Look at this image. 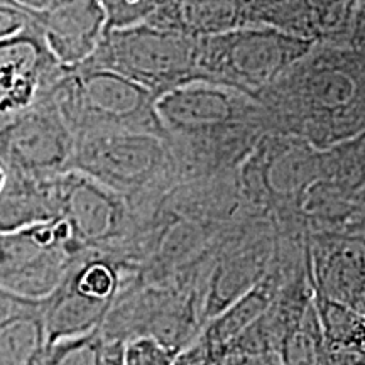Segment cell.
Listing matches in <instances>:
<instances>
[{
    "label": "cell",
    "mask_w": 365,
    "mask_h": 365,
    "mask_svg": "<svg viewBox=\"0 0 365 365\" xmlns=\"http://www.w3.org/2000/svg\"><path fill=\"white\" fill-rule=\"evenodd\" d=\"M312 39L272 27H244L213 38L196 39L200 80L237 88L271 83L309 51Z\"/></svg>",
    "instance_id": "6da1fadb"
},
{
    "label": "cell",
    "mask_w": 365,
    "mask_h": 365,
    "mask_svg": "<svg viewBox=\"0 0 365 365\" xmlns=\"http://www.w3.org/2000/svg\"><path fill=\"white\" fill-rule=\"evenodd\" d=\"M110 70L120 73L150 93L200 80L196 39L148 22L108 29L98 46Z\"/></svg>",
    "instance_id": "7a4b0ae2"
},
{
    "label": "cell",
    "mask_w": 365,
    "mask_h": 365,
    "mask_svg": "<svg viewBox=\"0 0 365 365\" xmlns=\"http://www.w3.org/2000/svg\"><path fill=\"white\" fill-rule=\"evenodd\" d=\"M298 17V0H164L148 24L203 39L244 27L291 33Z\"/></svg>",
    "instance_id": "3957f363"
},
{
    "label": "cell",
    "mask_w": 365,
    "mask_h": 365,
    "mask_svg": "<svg viewBox=\"0 0 365 365\" xmlns=\"http://www.w3.org/2000/svg\"><path fill=\"white\" fill-rule=\"evenodd\" d=\"M68 88L66 110L75 120L102 130H140L150 103V91L110 68L81 73Z\"/></svg>",
    "instance_id": "277c9868"
},
{
    "label": "cell",
    "mask_w": 365,
    "mask_h": 365,
    "mask_svg": "<svg viewBox=\"0 0 365 365\" xmlns=\"http://www.w3.org/2000/svg\"><path fill=\"white\" fill-rule=\"evenodd\" d=\"M86 175L112 186H137L154 176L163 148L153 132L102 130L90 134L76 150Z\"/></svg>",
    "instance_id": "5b68a950"
},
{
    "label": "cell",
    "mask_w": 365,
    "mask_h": 365,
    "mask_svg": "<svg viewBox=\"0 0 365 365\" xmlns=\"http://www.w3.org/2000/svg\"><path fill=\"white\" fill-rule=\"evenodd\" d=\"M29 24L54 61L71 68L97 53L107 34V12L100 0H56L46 11L29 16Z\"/></svg>",
    "instance_id": "8992f818"
},
{
    "label": "cell",
    "mask_w": 365,
    "mask_h": 365,
    "mask_svg": "<svg viewBox=\"0 0 365 365\" xmlns=\"http://www.w3.org/2000/svg\"><path fill=\"white\" fill-rule=\"evenodd\" d=\"M6 150L21 170L46 173L65 164L71 153V140L63 117L41 107L17 113L6 130Z\"/></svg>",
    "instance_id": "52a82bcc"
},
{
    "label": "cell",
    "mask_w": 365,
    "mask_h": 365,
    "mask_svg": "<svg viewBox=\"0 0 365 365\" xmlns=\"http://www.w3.org/2000/svg\"><path fill=\"white\" fill-rule=\"evenodd\" d=\"M31 27L0 41V115L21 113L34 103L48 59H53Z\"/></svg>",
    "instance_id": "ba28073f"
},
{
    "label": "cell",
    "mask_w": 365,
    "mask_h": 365,
    "mask_svg": "<svg viewBox=\"0 0 365 365\" xmlns=\"http://www.w3.org/2000/svg\"><path fill=\"white\" fill-rule=\"evenodd\" d=\"M237 105L230 91L207 85L203 80H193L164 91L154 108L161 122L178 129H203L232 120Z\"/></svg>",
    "instance_id": "9c48e42d"
},
{
    "label": "cell",
    "mask_w": 365,
    "mask_h": 365,
    "mask_svg": "<svg viewBox=\"0 0 365 365\" xmlns=\"http://www.w3.org/2000/svg\"><path fill=\"white\" fill-rule=\"evenodd\" d=\"M58 200L71 232L86 240L112 234L118 220L115 200L98 182L85 178H68L58 186Z\"/></svg>",
    "instance_id": "30bf717a"
},
{
    "label": "cell",
    "mask_w": 365,
    "mask_h": 365,
    "mask_svg": "<svg viewBox=\"0 0 365 365\" xmlns=\"http://www.w3.org/2000/svg\"><path fill=\"white\" fill-rule=\"evenodd\" d=\"M325 340L313 298L293 313L277 345L281 365H322Z\"/></svg>",
    "instance_id": "8fae6325"
},
{
    "label": "cell",
    "mask_w": 365,
    "mask_h": 365,
    "mask_svg": "<svg viewBox=\"0 0 365 365\" xmlns=\"http://www.w3.org/2000/svg\"><path fill=\"white\" fill-rule=\"evenodd\" d=\"M108 301H100L81 294L75 287L63 294L44 319L46 345L54 340L78 336L97 328Z\"/></svg>",
    "instance_id": "7c38bea8"
},
{
    "label": "cell",
    "mask_w": 365,
    "mask_h": 365,
    "mask_svg": "<svg viewBox=\"0 0 365 365\" xmlns=\"http://www.w3.org/2000/svg\"><path fill=\"white\" fill-rule=\"evenodd\" d=\"M44 349V319L38 312L19 314L0 327V365H39Z\"/></svg>",
    "instance_id": "4fadbf2b"
},
{
    "label": "cell",
    "mask_w": 365,
    "mask_h": 365,
    "mask_svg": "<svg viewBox=\"0 0 365 365\" xmlns=\"http://www.w3.org/2000/svg\"><path fill=\"white\" fill-rule=\"evenodd\" d=\"M269 308V296L266 291L255 289L244 298H240L218 322L210 328L207 336V360L213 355L223 352L230 346L239 336L252 327L262 313H266ZM205 360V362H207Z\"/></svg>",
    "instance_id": "5bb4252c"
},
{
    "label": "cell",
    "mask_w": 365,
    "mask_h": 365,
    "mask_svg": "<svg viewBox=\"0 0 365 365\" xmlns=\"http://www.w3.org/2000/svg\"><path fill=\"white\" fill-rule=\"evenodd\" d=\"M107 345L97 328L78 336L54 340L46 345L39 365H102Z\"/></svg>",
    "instance_id": "9a60e30c"
},
{
    "label": "cell",
    "mask_w": 365,
    "mask_h": 365,
    "mask_svg": "<svg viewBox=\"0 0 365 365\" xmlns=\"http://www.w3.org/2000/svg\"><path fill=\"white\" fill-rule=\"evenodd\" d=\"M314 34L333 33L349 24L355 0H301Z\"/></svg>",
    "instance_id": "2e32d148"
},
{
    "label": "cell",
    "mask_w": 365,
    "mask_h": 365,
    "mask_svg": "<svg viewBox=\"0 0 365 365\" xmlns=\"http://www.w3.org/2000/svg\"><path fill=\"white\" fill-rule=\"evenodd\" d=\"M73 287H75L76 291H80L81 294L90 296V298L108 301L113 294H115V272H113L107 264L91 262L83 269V271L78 272V276L75 277V284H73Z\"/></svg>",
    "instance_id": "e0dca14e"
},
{
    "label": "cell",
    "mask_w": 365,
    "mask_h": 365,
    "mask_svg": "<svg viewBox=\"0 0 365 365\" xmlns=\"http://www.w3.org/2000/svg\"><path fill=\"white\" fill-rule=\"evenodd\" d=\"M175 354L156 339H135L122 352V365H175Z\"/></svg>",
    "instance_id": "ac0fdd59"
},
{
    "label": "cell",
    "mask_w": 365,
    "mask_h": 365,
    "mask_svg": "<svg viewBox=\"0 0 365 365\" xmlns=\"http://www.w3.org/2000/svg\"><path fill=\"white\" fill-rule=\"evenodd\" d=\"M205 365H281V359L276 350H262V352L230 350V352L213 355Z\"/></svg>",
    "instance_id": "d6986e66"
},
{
    "label": "cell",
    "mask_w": 365,
    "mask_h": 365,
    "mask_svg": "<svg viewBox=\"0 0 365 365\" xmlns=\"http://www.w3.org/2000/svg\"><path fill=\"white\" fill-rule=\"evenodd\" d=\"M29 26V17L19 9L0 2V41L21 33Z\"/></svg>",
    "instance_id": "ffe728a7"
},
{
    "label": "cell",
    "mask_w": 365,
    "mask_h": 365,
    "mask_svg": "<svg viewBox=\"0 0 365 365\" xmlns=\"http://www.w3.org/2000/svg\"><path fill=\"white\" fill-rule=\"evenodd\" d=\"M322 365H364V359L352 352H330L323 357Z\"/></svg>",
    "instance_id": "44dd1931"
},
{
    "label": "cell",
    "mask_w": 365,
    "mask_h": 365,
    "mask_svg": "<svg viewBox=\"0 0 365 365\" xmlns=\"http://www.w3.org/2000/svg\"><path fill=\"white\" fill-rule=\"evenodd\" d=\"M122 352H124V345H107L102 365H122Z\"/></svg>",
    "instance_id": "7402d4cb"
},
{
    "label": "cell",
    "mask_w": 365,
    "mask_h": 365,
    "mask_svg": "<svg viewBox=\"0 0 365 365\" xmlns=\"http://www.w3.org/2000/svg\"><path fill=\"white\" fill-rule=\"evenodd\" d=\"M6 182H7V173L4 171L2 166H0V191L4 190V186H6Z\"/></svg>",
    "instance_id": "603a6c76"
},
{
    "label": "cell",
    "mask_w": 365,
    "mask_h": 365,
    "mask_svg": "<svg viewBox=\"0 0 365 365\" xmlns=\"http://www.w3.org/2000/svg\"><path fill=\"white\" fill-rule=\"evenodd\" d=\"M175 365H176V364H175Z\"/></svg>",
    "instance_id": "cb8c5ba5"
}]
</instances>
